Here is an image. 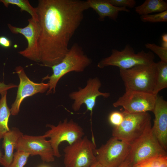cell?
Returning a JSON list of instances; mask_svg holds the SVG:
<instances>
[{
	"label": "cell",
	"mask_w": 167,
	"mask_h": 167,
	"mask_svg": "<svg viewBox=\"0 0 167 167\" xmlns=\"http://www.w3.org/2000/svg\"><path fill=\"white\" fill-rule=\"evenodd\" d=\"M139 165L141 167H167V156L155 158Z\"/></svg>",
	"instance_id": "cell-25"
},
{
	"label": "cell",
	"mask_w": 167,
	"mask_h": 167,
	"mask_svg": "<svg viewBox=\"0 0 167 167\" xmlns=\"http://www.w3.org/2000/svg\"><path fill=\"white\" fill-rule=\"evenodd\" d=\"M91 167H105L97 161Z\"/></svg>",
	"instance_id": "cell-31"
},
{
	"label": "cell",
	"mask_w": 167,
	"mask_h": 167,
	"mask_svg": "<svg viewBox=\"0 0 167 167\" xmlns=\"http://www.w3.org/2000/svg\"><path fill=\"white\" fill-rule=\"evenodd\" d=\"M101 86V83L97 77L90 78L87 81L85 87L79 88L78 91L71 93L69 97L74 101L72 105V109L75 111H77L79 110L81 105L84 104L87 108V111H90L91 121L93 110L95 105L97 98L102 96L108 98L110 96L109 93L100 91Z\"/></svg>",
	"instance_id": "cell-11"
},
{
	"label": "cell",
	"mask_w": 167,
	"mask_h": 167,
	"mask_svg": "<svg viewBox=\"0 0 167 167\" xmlns=\"http://www.w3.org/2000/svg\"><path fill=\"white\" fill-rule=\"evenodd\" d=\"M122 112L123 120L119 126L113 127L112 137L131 144L152 126L151 116L148 112Z\"/></svg>",
	"instance_id": "cell-6"
},
{
	"label": "cell",
	"mask_w": 167,
	"mask_h": 167,
	"mask_svg": "<svg viewBox=\"0 0 167 167\" xmlns=\"http://www.w3.org/2000/svg\"><path fill=\"white\" fill-rule=\"evenodd\" d=\"M162 40L163 41L167 42V34L166 33L162 35Z\"/></svg>",
	"instance_id": "cell-32"
},
{
	"label": "cell",
	"mask_w": 167,
	"mask_h": 167,
	"mask_svg": "<svg viewBox=\"0 0 167 167\" xmlns=\"http://www.w3.org/2000/svg\"><path fill=\"white\" fill-rule=\"evenodd\" d=\"M140 19L144 22H167V10L157 14L141 15Z\"/></svg>",
	"instance_id": "cell-22"
},
{
	"label": "cell",
	"mask_w": 167,
	"mask_h": 167,
	"mask_svg": "<svg viewBox=\"0 0 167 167\" xmlns=\"http://www.w3.org/2000/svg\"><path fill=\"white\" fill-rule=\"evenodd\" d=\"M28 21V24L23 28L17 27L10 24H8L7 26L12 33L22 34L27 41V47L19 51V54L31 60L39 62L38 40L40 32V25L38 22L32 18Z\"/></svg>",
	"instance_id": "cell-14"
},
{
	"label": "cell",
	"mask_w": 167,
	"mask_h": 167,
	"mask_svg": "<svg viewBox=\"0 0 167 167\" xmlns=\"http://www.w3.org/2000/svg\"><path fill=\"white\" fill-rule=\"evenodd\" d=\"M3 156L2 154V152L0 150V164H1L2 163V161Z\"/></svg>",
	"instance_id": "cell-34"
},
{
	"label": "cell",
	"mask_w": 167,
	"mask_h": 167,
	"mask_svg": "<svg viewBox=\"0 0 167 167\" xmlns=\"http://www.w3.org/2000/svg\"><path fill=\"white\" fill-rule=\"evenodd\" d=\"M91 63L81 47L77 43L73 44L60 63L50 67L53 71L52 75L42 78V81L49 80L47 95L55 92L58 83L64 75L71 71L83 72Z\"/></svg>",
	"instance_id": "cell-2"
},
{
	"label": "cell",
	"mask_w": 167,
	"mask_h": 167,
	"mask_svg": "<svg viewBox=\"0 0 167 167\" xmlns=\"http://www.w3.org/2000/svg\"><path fill=\"white\" fill-rule=\"evenodd\" d=\"M39 167H49L48 166L45 165H43L39 166Z\"/></svg>",
	"instance_id": "cell-36"
},
{
	"label": "cell",
	"mask_w": 167,
	"mask_h": 167,
	"mask_svg": "<svg viewBox=\"0 0 167 167\" xmlns=\"http://www.w3.org/2000/svg\"><path fill=\"white\" fill-rule=\"evenodd\" d=\"M92 166L90 167H92Z\"/></svg>",
	"instance_id": "cell-37"
},
{
	"label": "cell",
	"mask_w": 167,
	"mask_h": 167,
	"mask_svg": "<svg viewBox=\"0 0 167 167\" xmlns=\"http://www.w3.org/2000/svg\"><path fill=\"white\" fill-rule=\"evenodd\" d=\"M119 71L125 91L152 93L156 75V62L137 65L128 69H119Z\"/></svg>",
	"instance_id": "cell-3"
},
{
	"label": "cell",
	"mask_w": 167,
	"mask_h": 167,
	"mask_svg": "<svg viewBox=\"0 0 167 167\" xmlns=\"http://www.w3.org/2000/svg\"><path fill=\"white\" fill-rule=\"evenodd\" d=\"M155 116L152 132L158 141L167 150V102L157 95L153 110Z\"/></svg>",
	"instance_id": "cell-15"
},
{
	"label": "cell",
	"mask_w": 167,
	"mask_h": 167,
	"mask_svg": "<svg viewBox=\"0 0 167 167\" xmlns=\"http://www.w3.org/2000/svg\"><path fill=\"white\" fill-rule=\"evenodd\" d=\"M11 45L10 40L7 37L2 36H0V45L5 48L9 47Z\"/></svg>",
	"instance_id": "cell-29"
},
{
	"label": "cell",
	"mask_w": 167,
	"mask_h": 167,
	"mask_svg": "<svg viewBox=\"0 0 167 167\" xmlns=\"http://www.w3.org/2000/svg\"><path fill=\"white\" fill-rule=\"evenodd\" d=\"M0 2L8 7L10 4L15 5L19 7L21 11H25L28 13L35 21L38 22V16L36 8L33 7L28 0H0Z\"/></svg>",
	"instance_id": "cell-21"
},
{
	"label": "cell",
	"mask_w": 167,
	"mask_h": 167,
	"mask_svg": "<svg viewBox=\"0 0 167 167\" xmlns=\"http://www.w3.org/2000/svg\"><path fill=\"white\" fill-rule=\"evenodd\" d=\"M131 167H141V165H136L135 166H132Z\"/></svg>",
	"instance_id": "cell-35"
},
{
	"label": "cell",
	"mask_w": 167,
	"mask_h": 167,
	"mask_svg": "<svg viewBox=\"0 0 167 167\" xmlns=\"http://www.w3.org/2000/svg\"><path fill=\"white\" fill-rule=\"evenodd\" d=\"M95 142L87 136L80 139L63 149L66 167H90L97 162L94 153Z\"/></svg>",
	"instance_id": "cell-7"
},
{
	"label": "cell",
	"mask_w": 167,
	"mask_h": 167,
	"mask_svg": "<svg viewBox=\"0 0 167 167\" xmlns=\"http://www.w3.org/2000/svg\"><path fill=\"white\" fill-rule=\"evenodd\" d=\"M18 87V86L17 85L13 84H6L3 82H0V94L2 95L7 92V91L8 90Z\"/></svg>",
	"instance_id": "cell-28"
},
{
	"label": "cell",
	"mask_w": 167,
	"mask_h": 167,
	"mask_svg": "<svg viewBox=\"0 0 167 167\" xmlns=\"http://www.w3.org/2000/svg\"><path fill=\"white\" fill-rule=\"evenodd\" d=\"M154 59L152 52H146L142 50L136 53L134 48L127 44L121 51L113 49L110 55L101 59L97 66L100 68L116 66L119 69L126 70L137 65L152 63L154 62Z\"/></svg>",
	"instance_id": "cell-5"
},
{
	"label": "cell",
	"mask_w": 167,
	"mask_h": 167,
	"mask_svg": "<svg viewBox=\"0 0 167 167\" xmlns=\"http://www.w3.org/2000/svg\"><path fill=\"white\" fill-rule=\"evenodd\" d=\"M30 155L24 151L18 150L14 153L13 160L9 167H24Z\"/></svg>",
	"instance_id": "cell-23"
},
{
	"label": "cell",
	"mask_w": 167,
	"mask_h": 167,
	"mask_svg": "<svg viewBox=\"0 0 167 167\" xmlns=\"http://www.w3.org/2000/svg\"><path fill=\"white\" fill-rule=\"evenodd\" d=\"M7 92L1 95L0 99V139L10 129L8 126L9 117L11 115L10 109L7 102Z\"/></svg>",
	"instance_id": "cell-19"
},
{
	"label": "cell",
	"mask_w": 167,
	"mask_h": 167,
	"mask_svg": "<svg viewBox=\"0 0 167 167\" xmlns=\"http://www.w3.org/2000/svg\"><path fill=\"white\" fill-rule=\"evenodd\" d=\"M161 45L162 47L165 48H167V42L162 41Z\"/></svg>",
	"instance_id": "cell-33"
},
{
	"label": "cell",
	"mask_w": 167,
	"mask_h": 167,
	"mask_svg": "<svg viewBox=\"0 0 167 167\" xmlns=\"http://www.w3.org/2000/svg\"><path fill=\"white\" fill-rule=\"evenodd\" d=\"M23 135V133L16 128L10 130L3 135L2 147L4 154L1 164L4 167H9L12 163L14 150L19 139Z\"/></svg>",
	"instance_id": "cell-17"
},
{
	"label": "cell",
	"mask_w": 167,
	"mask_h": 167,
	"mask_svg": "<svg viewBox=\"0 0 167 167\" xmlns=\"http://www.w3.org/2000/svg\"><path fill=\"white\" fill-rule=\"evenodd\" d=\"M124 119L122 112L118 111L112 112L109 115V121L114 127L119 126L122 122Z\"/></svg>",
	"instance_id": "cell-26"
},
{
	"label": "cell",
	"mask_w": 167,
	"mask_h": 167,
	"mask_svg": "<svg viewBox=\"0 0 167 167\" xmlns=\"http://www.w3.org/2000/svg\"><path fill=\"white\" fill-rule=\"evenodd\" d=\"M156 75L152 93L157 95L159 92L167 87V62L160 61L156 63Z\"/></svg>",
	"instance_id": "cell-20"
},
{
	"label": "cell",
	"mask_w": 167,
	"mask_h": 167,
	"mask_svg": "<svg viewBox=\"0 0 167 167\" xmlns=\"http://www.w3.org/2000/svg\"><path fill=\"white\" fill-rule=\"evenodd\" d=\"M44 136L23 135L19 139L15 149L29 154L30 155H39L44 162L54 161L53 149L49 141Z\"/></svg>",
	"instance_id": "cell-12"
},
{
	"label": "cell",
	"mask_w": 167,
	"mask_h": 167,
	"mask_svg": "<svg viewBox=\"0 0 167 167\" xmlns=\"http://www.w3.org/2000/svg\"><path fill=\"white\" fill-rule=\"evenodd\" d=\"M15 70L20 82L15 99L10 109L11 115L13 116L18 114L21 105L25 98L38 93H43L49 88L48 83H36L31 80L22 66H17Z\"/></svg>",
	"instance_id": "cell-13"
},
{
	"label": "cell",
	"mask_w": 167,
	"mask_h": 167,
	"mask_svg": "<svg viewBox=\"0 0 167 167\" xmlns=\"http://www.w3.org/2000/svg\"><path fill=\"white\" fill-rule=\"evenodd\" d=\"M131 144L114 137L94 151L97 161L105 167H118L126 160Z\"/></svg>",
	"instance_id": "cell-9"
},
{
	"label": "cell",
	"mask_w": 167,
	"mask_h": 167,
	"mask_svg": "<svg viewBox=\"0 0 167 167\" xmlns=\"http://www.w3.org/2000/svg\"><path fill=\"white\" fill-rule=\"evenodd\" d=\"M167 10V3L163 0H146L142 4L135 8V12L141 15Z\"/></svg>",
	"instance_id": "cell-18"
},
{
	"label": "cell",
	"mask_w": 167,
	"mask_h": 167,
	"mask_svg": "<svg viewBox=\"0 0 167 167\" xmlns=\"http://www.w3.org/2000/svg\"><path fill=\"white\" fill-rule=\"evenodd\" d=\"M86 2L89 8L92 9L97 14L98 19L100 21H104L106 17L116 21L120 12L130 11L126 7H117L112 5L108 0H88Z\"/></svg>",
	"instance_id": "cell-16"
},
{
	"label": "cell",
	"mask_w": 167,
	"mask_h": 167,
	"mask_svg": "<svg viewBox=\"0 0 167 167\" xmlns=\"http://www.w3.org/2000/svg\"><path fill=\"white\" fill-rule=\"evenodd\" d=\"M157 95L140 91H125L113 105L116 107L122 106L124 112L129 113L153 112Z\"/></svg>",
	"instance_id": "cell-10"
},
{
	"label": "cell",
	"mask_w": 167,
	"mask_h": 167,
	"mask_svg": "<svg viewBox=\"0 0 167 167\" xmlns=\"http://www.w3.org/2000/svg\"><path fill=\"white\" fill-rule=\"evenodd\" d=\"M152 126L131 144L130 153L126 160L131 167L140 164L159 157L167 156V151L161 146L153 134Z\"/></svg>",
	"instance_id": "cell-4"
},
{
	"label": "cell",
	"mask_w": 167,
	"mask_h": 167,
	"mask_svg": "<svg viewBox=\"0 0 167 167\" xmlns=\"http://www.w3.org/2000/svg\"><path fill=\"white\" fill-rule=\"evenodd\" d=\"M36 8L40 28L39 62L50 67L68 52L70 40L89 8L86 1L39 0Z\"/></svg>",
	"instance_id": "cell-1"
},
{
	"label": "cell",
	"mask_w": 167,
	"mask_h": 167,
	"mask_svg": "<svg viewBox=\"0 0 167 167\" xmlns=\"http://www.w3.org/2000/svg\"><path fill=\"white\" fill-rule=\"evenodd\" d=\"M118 167H131L130 162L127 160L125 161Z\"/></svg>",
	"instance_id": "cell-30"
},
{
	"label": "cell",
	"mask_w": 167,
	"mask_h": 167,
	"mask_svg": "<svg viewBox=\"0 0 167 167\" xmlns=\"http://www.w3.org/2000/svg\"><path fill=\"white\" fill-rule=\"evenodd\" d=\"M145 46L156 54L161 61L167 62V48L159 46L154 43H148L145 44Z\"/></svg>",
	"instance_id": "cell-24"
},
{
	"label": "cell",
	"mask_w": 167,
	"mask_h": 167,
	"mask_svg": "<svg viewBox=\"0 0 167 167\" xmlns=\"http://www.w3.org/2000/svg\"><path fill=\"white\" fill-rule=\"evenodd\" d=\"M112 5L117 7L133 8L136 4L135 0H108Z\"/></svg>",
	"instance_id": "cell-27"
},
{
	"label": "cell",
	"mask_w": 167,
	"mask_h": 167,
	"mask_svg": "<svg viewBox=\"0 0 167 167\" xmlns=\"http://www.w3.org/2000/svg\"><path fill=\"white\" fill-rule=\"evenodd\" d=\"M46 126L50 129L44 135L50 138L54 156L58 158L61 156L58 148L62 142L66 141L71 144L83 138L84 134L81 126L72 119L68 121L67 118L60 121L57 126L48 124Z\"/></svg>",
	"instance_id": "cell-8"
}]
</instances>
